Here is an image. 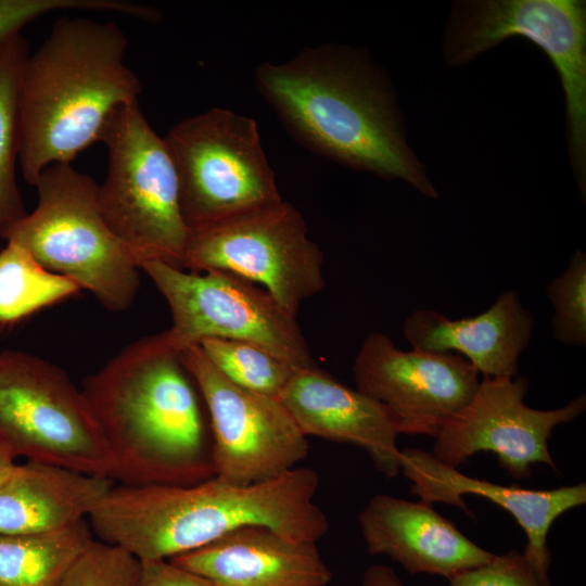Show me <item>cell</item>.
<instances>
[{
  "instance_id": "15",
  "label": "cell",
  "mask_w": 586,
  "mask_h": 586,
  "mask_svg": "<svg viewBox=\"0 0 586 586\" xmlns=\"http://www.w3.org/2000/svg\"><path fill=\"white\" fill-rule=\"evenodd\" d=\"M400 470L411 482L410 492L428 505L447 504L471 514L463 495H476L508 511L524 530L527 543L523 552L543 586H550L551 552L548 533L551 524L566 511L585 505L586 484L578 483L553 489H527L501 485L463 474L438 461L431 453L404 448Z\"/></svg>"
},
{
  "instance_id": "1",
  "label": "cell",
  "mask_w": 586,
  "mask_h": 586,
  "mask_svg": "<svg viewBox=\"0 0 586 586\" xmlns=\"http://www.w3.org/2000/svg\"><path fill=\"white\" fill-rule=\"evenodd\" d=\"M255 80L286 129L308 149L437 198L405 139L391 84L364 50L335 43L305 48L283 63L259 64Z\"/></svg>"
},
{
  "instance_id": "17",
  "label": "cell",
  "mask_w": 586,
  "mask_h": 586,
  "mask_svg": "<svg viewBox=\"0 0 586 586\" xmlns=\"http://www.w3.org/2000/svg\"><path fill=\"white\" fill-rule=\"evenodd\" d=\"M358 523L371 556H386L410 574L448 579L495 556L423 501L378 494L360 511Z\"/></svg>"
},
{
  "instance_id": "5",
  "label": "cell",
  "mask_w": 586,
  "mask_h": 586,
  "mask_svg": "<svg viewBox=\"0 0 586 586\" xmlns=\"http://www.w3.org/2000/svg\"><path fill=\"white\" fill-rule=\"evenodd\" d=\"M34 187L38 201L9 232L46 269L73 279L110 311L128 309L140 285V267L107 226L99 184L72 163L44 168Z\"/></svg>"
},
{
  "instance_id": "28",
  "label": "cell",
  "mask_w": 586,
  "mask_h": 586,
  "mask_svg": "<svg viewBox=\"0 0 586 586\" xmlns=\"http://www.w3.org/2000/svg\"><path fill=\"white\" fill-rule=\"evenodd\" d=\"M449 586H543L523 553L510 550L448 578Z\"/></svg>"
},
{
  "instance_id": "27",
  "label": "cell",
  "mask_w": 586,
  "mask_h": 586,
  "mask_svg": "<svg viewBox=\"0 0 586 586\" xmlns=\"http://www.w3.org/2000/svg\"><path fill=\"white\" fill-rule=\"evenodd\" d=\"M141 561L126 549L94 538L58 586H136Z\"/></svg>"
},
{
  "instance_id": "2",
  "label": "cell",
  "mask_w": 586,
  "mask_h": 586,
  "mask_svg": "<svg viewBox=\"0 0 586 586\" xmlns=\"http://www.w3.org/2000/svg\"><path fill=\"white\" fill-rule=\"evenodd\" d=\"M195 383L166 331L137 340L80 388L122 485H190L214 476Z\"/></svg>"
},
{
  "instance_id": "20",
  "label": "cell",
  "mask_w": 586,
  "mask_h": 586,
  "mask_svg": "<svg viewBox=\"0 0 586 586\" xmlns=\"http://www.w3.org/2000/svg\"><path fill=\"white\" fill-rule=\"evenodd\" d=\"M115 481L27 460L0 487V534H35L88 520Z\"/></svg>"
},
{
  "instance_id": "21",
  "label": "cell",
  "mask_w": 586,
  "mask_h": 586,
  "mask_svg": "<svg viewBox=\"0 0 586 586\" xmlns=\"http://www.w3.org/2000/svg\"><path fill=\"white\" fill-rule=\"evenodd\" d=\"M93 540L88 520L46 533L0 534V586H58Z\"/></svg>"
},
{
  "instance_id": "10",
  "label": "cell",
  "mask_w": 586,
  "mask_h": 586,
  "mask_svg": "<svg viewBox=\"0 0 586 586\" xmlns=\"http://www.w3.org/2000/svg\"><path fill=\"white\" fill-rule=\"evenodd\" d=\"M322 263L302 213L282 199L191 230L182 269L240 276L296 317L324 286Z\"/></svg>"
},
{
  "instance_id": "22",
  "label": "cell",
  "mask_w": 586,
  "mask_h": 586,
  "mask_svg": "<svg viewBox=\"0 0 586 586\" xmlns=\"http://www.w3.org/2000/svg\"><path fill=\"white\" fill-rule=\"evenodd\" d=\"M29 47L22 34L0 42V240L27 212L16 182L20 81Z\"/></svg>"
},
{
  "instance_id": "14",
  "label": "cell",
  "mask_w": 586,
  "mask_h": 586,
  "mask_svg": "<svg viewBox=\"0 0 586 586\" xmlns=\"http://www.w3.org/2000/svg\"><path fill=\"white\" fill-rule=\"evenodd\" d=\"M356 388L384 405L400 434L434 437L475 394L479 371L462 356L398 348L382 332L370 333L353 364Z\"/></svg>"
},
{
  "instance_id": "16",
  "label": "cell",
  "mask_w": 586,
  "mask_h": 586,
  "mask_svg": "<svg viewBox=\"0 0 586 586\" xmlns=\"http://www.w3.org/2000/svg\"><path fill=\"white\" fill-rule=\"evenodd\" d=\"M278 398L306 437L357 446L388 479L400 471L395 417L357 388L318 367L294 369Z\"/></svg>"
},
{
  "instance_id": "3",
  "label": "cell",
  "mask_w": 586,
  "mask_h": 586,
  "mask_svg": "<svg viewBox=\"0 0 586 586\" xmlns=\"http://www.w3.org/2000/svg\"><path fill=\"white\" fill-rule=\"evenodd\" d=\"M320 476L296 467L272 480L239 485L212 476L190 485L115 484L88 517L99 540L139 560H168L246 526L264 525L317 543L329 521L314 499Z\"/></svg>"
},
{
  "instance_id": "24",
  "label": "cell",
  "mask_w": 586,
  "mask_h": 586,
  "mask_svg": "<svg viewBox=\"0 0 586 586\" xmlns=\"http://www.w3.org/2000/svg\"><path fill=\"white\" fill-rule=\"evenodd\" d=\"M199 346L212 365L232 383L277 398L296 369L266 348L250 342L205 339Z\"/></svg>"
},
{
  "instance_id": "30",
  "label": "cell",
  "mask_w": 586,
  "mask_h": 586,
  "mask_svg": "<svg viewBox=\"0 0 586 586\" xmlns=\"http://www.w3.org/2000/svg\"><path fill=\"white\" fill-rule=\"evenodd\" d=\"M361 586H405L395 571L383 564H372L362 575Z\"/></svg>"
},
{
  "instance_id": "19",
  "label": "cell",
  "mask_w": 586,
  "mask_h": 586,
  "mask_svg": "<svg viewBox=\"0 0 586 586\" xmlns=\"http://www.w3.org/2000/svg\"><path fill=\"white\" fill-rule=\"evenodd\" d=\"M535 321L517 291L501 292L484 313L457 320L434 309H416L403 323L413 349L451 352L464 357L483 377H517Z\"/></svg>"
},
{
  "instance_id": "13",
  "label": "cell",
  "mask_w": 586,
  "mask_h": 586,
  "mask_svg": "<svg viewBox=\"0 0 586 586\" xmlns=\"http://www.w3.org/2000/svg\"><path fill=\"white\" fill-rule=\"evenodd\" d=\"M528 387L525 377H483L471 400L438 430L431 454L458 469L477 453H493L514 479L530 477L537 463L557 471L549 438L556 426L585 411L586 396L542 410L524 403Z\"/></svg>"
},
{
  "instance_id": "9",
  "label": "cell",
  "mask_w": 586,
  "mask_h": 586,
  "mask_svg": "<svg viewBox=\"0 0 586 586\" xmlns=\"http://www.w3.org/2000/svg\"><path fill=\"white\" fill-rule=\"evenodd\" d=\"M0 443L15 458L112 479V459L81 390L61 367L30 353L0 351Z\"/></svg>"
},
{
  "instance_id": "7",
  "label": "cell",
  "mask_w": 586,
  "mask_h": 586,
  "mask_svg": "<svg viewBox=\"0 0 586 586\" xmlns=\"http://www.w3.org/2000/svg\"><path fill=\"white\" fill-rule=\"evenodd\" d=\"M521 36L550 59L565 97L572 170L586 195V2L584 0L456 1L446 25L443 56L459 66L509 37Z\"/></svg>"
},
{
  "instance_id": "6",
  "label": "cell",
  "mask_w": 586,
  "mask_h": 586,
  "mask_svg": "<svg viewBox=\"0 0 586 586\" xmlns=\"http://www.w3.org/2000/svg\"><path fill=\"white\" fill-rule=\"evenodd\" d=\"M107 171L98 188L102 215L139 267L151 260L182 269L190 229L168 146L139 103L116 109L100 133Z\"/></svg>"
},
{
  "instance_id": "26",
  "label": "cell",
  "mask_w": 586,
  "mask_h": 586,
  "mask_svg": "<svg viewBox=\"0 0 586 586\" xmlns=\"http://www.w3.org/2000/svg\"><path fill=\"white\" fill-rule=\"evenodd\" d=\"M58 11L107 12L144 22L160 20V11L128 0H0V42L21 34L34 20Z\"/></svg>"
},
{
  "instance_id": "4",
  "label": "cell",
  "mask_w": 586,
  "mask_h": 586,
  "mask_svg": "<svg viewBox=\"0 0 586 586\" xmlns=\"http://www.w3.org/2000/svg\"><path fill=\"white\" fill-rule=\"evenodd\" d=\"M127 48L116 23L65 16L29 52L18 95V164L28 184L48 166L72 163L99 141L116 109L138 102L142 87Z\"/></svg>"
},
{
  "instance_id": "18",
  "label": "cell",
  "mask_w": 586,
  "mask_h": 586,
  "mask_svg": "<svg viewBox=\"0 0 586 586\" xmlns=\"http://www.w3.org/2000/svg\"><path fill=\"white\" fill-rule=\"evenodd\" d=\"M168 560L217 586H328L332 577L317 543L264 525L237 528Z\"/></svg>"
},
{
  "instance_id": "29",
  "label": "cell",
  "mask_w": 586,
  "mask_h": 586,
  "mask_svg": "<svg viewBox=\"0 0 586 586\" xmlns=\"http://www.w3.org/2000/svg\"><path fill=\"white\" fill-rule=\"evenodd\" d=\"M136 586H217L169 560H140Z\"/></svg>"
},
{
  "instance_id": "25",
  "label": "cell",
  "mask_w": 586,
  "mask_h": 586,
  "mask_svg": "<svg viewBox=\"0 0 586 586\" xmlns=\"http://www.w3.org/2000/svg\"><path fill=\"white\" fill-rule=\"evenodd\" d=\"M552 305L553 336L561 343L586 345V254L577 250L568 267L547 286Z\"/></svg>"
},
{
  "instance_id": "11",
  "label": "cell",
  "mask_w": 586,
  "mask_h": 586,
  "mask_svg": "<svg viewBox=\"0 0 586 586\" xmlns=\"http://www.w3.org/2000/svg\"><path fill=\"white\" fill-rule=\"evenodd\" d=\"M166 300V333L181 351L205 339L259 345L296 369L317 367L295 316L262 286L222 270L187 272L151 260L140 266Z\"/></svg>"
},
{
  "instance_id": "31",
  "label": "cell",
  "mask_w": 586,
  "mask_h": 586,
  "mask_svg": "<svg viewBox=\"0 0 586 586\" xmlns=\"http://www.w3.org/2000/svg\"><path fill=\"white\" fill-rule=\"evenodd\" d=\"M15 466V457L8 447L0 443V487L7 481Z\"/></svg>"
},
{
  "instance_id": "23",
  "label": "cell",
  "mask_w": 586,
  "mask_h": 586,
  "mask_svg": "<svg viewBox=\"0 0 586 586\" xmlns=\"http://www.w3.org/2000/svg\"><path fill=\"white\" fill-rule=\"evenodd\" d=\"M5 242L0 251V327L16 323L81 290L73 279L46 269L17 242Z\"/></svg>"
},
{
  "instance_id": "12",
  "label": "cell",
  "mask_w": 586,
  "mask_h": 586,
  "mask_svg": "<svg viewBox=\"0 0 586 586\" xmlns=\"http://www.w3.org/2000/svg\"><path fill=\"white\" fill-rule=\"evenodd\" d=\"M180 357L208 412L215 476L239 485L259 483L307 457V437L279 398L232 383L199 344L181 349Z\"/></svg>"
},
{
  "instance_id": "8",
  "label": "cell",
  "mask_w": 586,
  "mask_h": 586,
  "mask_svg": "<svg viewBox=\"0 0 586 586\" xmlns=\"http://www.w3.org/2000/svg\"><path fill=\"white\" fill-rule=\"evenodd\" d=\"M164 140L190 231L282 200L253 118L212 107L177 123Z\"/></svg>"
}]
</instances>
